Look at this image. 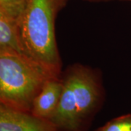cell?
Listing matches in <instances>:
<instances>
[{"label": "cell", "instance_id": "9c48e42d", "mask_svg": "<svg viewBox=\"0 0 131 131\" xmlns=\"http://www.w3.org/2000/svg\"><path fill=\"white\" fill-rule=\"evenodd\" d=\"M84 1H88L90 2H109L112 0H84Z\"/></svg>", "mask_w": 131, "mask_h": 131}, {"label": "cell", "instance_id": "6da1fadb", "mask_svg": "<svg viewBox=\"0 0 131 131\" xmlns=\"http://www.w3.org/2000/svg\"><path fill=\"white\" fill-rule=\"evenodd\" d=\"M61 77L63 90L50 120L58 131H88L104 101L99 75L89 66L74 64L66 69Z\"/></svg>", "mask_w": 131, "mask_h": 131}, {"label": "cell", "instance_id": "ba28073f", "mask_svg": "<svg viewBox=\"0 0 131 131\" xmlns=\"http://www.w3.org/2000/svg\"><path fill=\"white\" fill-rule=\"evenodd\" d=\"M95 131H131V114L113 118Z\"/></svg>", "mask_w": 131, "mask_h": 131}, {"label": "cell", "instance_id": "52a82bcc", "mask_svg": "<svg viewBox=\"0 0 131 131\" xmlns=\"http://www.w3.org/2000/svg\"><path fill=\"white\" fill-rule=\"evenodd\" d=\"M28 0H0V12L19 22Z\"/></svg>", "mask_w": 131, "mask_h": 131}, {"label": "cell", "instance_id": "5b68a950", "mask_svg": "<svg viewBox=\"0 0 131 131\" xmlns=\"http://www.w3.org/2000/svg\"><path fill=\"white\" fill-rule=\"evenodd\" d=\"M63 90V82L61 77L47 80L34 101L31 112L50 120L58 106Z\"/></svg>", "mask_w": 131, "mask_h": 131}, {"label": "cell", "instance_id": "7a4b0ae2", "mask_svg": "<svg viewBox=\"0 0 131 131\" xmlns=\"http://www.w3.org/2000/svg\"><path fill=\"white\" fill-rule=\"evenodd\" d=\"M67 2L68 0H28L19 20L24 53L57 77L62 74V61L56 37V20Z\"/></svg>", "mask_w": 131, "mask_h": 131}, {"label": "cell", "instance_id": "8992f818", "mask_svg": "<svg viewBox=\"0 0 131 131\" xmlns=\"http://www.w3.org/2000/svg\"><path fill=\"white\" fill-rule=\"evenodd\" d=\"M0 49L11 50L21 54H25L20 37L19 22L1 12Z\"/></svg>", "mask_w": 131, "mask_h": 131}, {"label": "cell", "instance_id": "30bf717a", "mask_svg": "<svg viewBox=\"0 0 131 131\" xmlns=\"http://www.w3.org/2000/svg\"><path fill=\"white\" fill-rule=\"evenodd\" d=\"M125 1H130L131 2V0H125Z\"/></svg>", "mask_w": 131, "mask_h": 131}, {"label": "cell", "instance_id": "277c9868", "mask_svg": "<svg viewBox=\"0 0 131 131\" xmlns=\"http://www.w3.org/2000/svg\"><path fill=\"white\" fill-rule=\"evenodd\" d=\"M0 131H58L49 119L0 103Z\"/></svg>", "mask_w": 131, "mask_h": 131}, {"label": "cell", "instance_id": "3957f363", "mask_svg": "<svg viewBox=\"0 0 131 131\" xmlns=\"http://www.w3.org/2000/svg\"><path fill=\"white\" fill-rule=\"evenodd\" d=\"M51 77H57L26 55L0 49V103L31 112L34 99Z\"/></svg>", "mask_w": 131, "mask_h": 131}]
</instances>
